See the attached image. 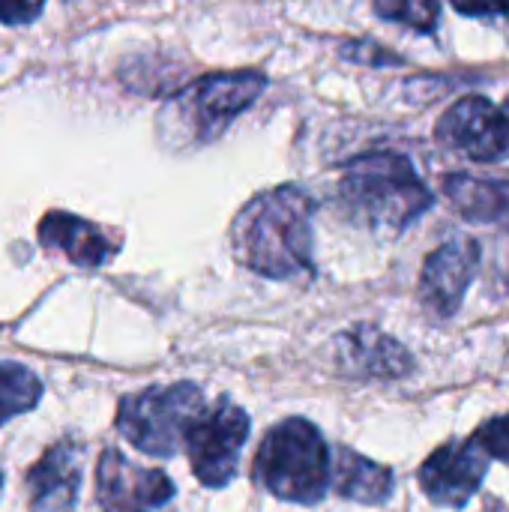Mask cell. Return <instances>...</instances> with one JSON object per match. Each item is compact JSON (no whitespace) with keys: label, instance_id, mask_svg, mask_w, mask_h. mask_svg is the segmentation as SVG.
<instances>
[{"label":"cell","instance_id":"8fae6325","mask_svg":"<svg viewBox=\"0 0 509 512\" xmlns=\"http://www.w3.org/2000/svg\"><path fill=\"white\" fill-rule=\"evenodd\" d=\"M81 489V444L60 441L27 471L30 512H72Z\"/></svg>","mask_w":509,"mask_h":512},{"label":"cell","instance_id":"4fadbf2b","mask_svg":"<svg viewBox=\"0 0 509 512\" xmlns=\"http://www.w3.org/2000/svg\"><path fill=\"white\" fill-rule=\"evenodd\" d=\"M39 243L51 252L66 255L69 264L84 267V270L102 267L120 249L96 222H87L81 216L60 213V210L48 213L39 222Z\"/></svg>","mask_w":509,"mask_h":512},{"label":"cell","instance_id":"9c48e42d","mask_svg":"<svg viewBox=\"0 0 509 512\" xmlns=\"http://www.w3.org/2000/svg\"><path fill=\"white\" fill-rule=\"evenodd\" d=\"M174 498V483L153 468L129 462L117 450H105L96 468V501L102 512H153Z\"/></svg>","mask_w":509,"mask_h":512},{"label":"cell","instance_id":"8992f818","mask_svg":"<svg viewBox=\"0 0 509 512\" xmlns=\"http://www.w3.org/2000/svg\"><path fill=\"white\" fill-rule=\"evenodd\" d=\"M249 414L231 399H219L213 408H204L186 432V450L192 474L207 489L228 486L240 471V453L249 438Z\"/></svg>","mask_w":509,"mask_h":512},{"label":"cell","instance_id":"e0dca14e","mask_svg":"<svg viewBox=\"0 0 509 512\" xmlns=\"http://www.w3.org/2000/svg\"><path fill=\"white\" fill-rule=\"evenodd\" d=\"M375 15L405 24L417 33H435L441 18V3H423V0H381L375 3Z\"/></svg>","mask_w":509,"mask_h":512},{"label":"cell","instance_id":"5bb4252c","mask_svg":"<svg viewBox=\"0 0 509 512\" xmlns=\"http://www.w3.org/2000/svg\"><path fill=\"white\" fill-rule=\"evenodd\" d=\"M444 192L450 204L462 213V219L477 222V225L509 228V180L447 174Z\"/></svg>","mask_w":509,"mask_h":512},{"label":"cell","instance_id":"277c9868","mask_svg":"<svg viewBox=\"0 0 509 512\" xmlns=\"http://www.w3.org/2000/svg\"><path fill=\"white\" fill-rule=\"evenodd\" d=\"M264 87L267 78L261 72H213L174 93L159 120L162 126L171 123V132L192 144H210L264 93Z\"/></svg>","mask_w":509,"mask_h":512},{"label":"cell","instance_id":"44dd1931","mask_svg":"<svg viewBox=\"0 0 509 512\" xmlns=\"http://www.w3.org/2000/svg\"><path fill=\"white\" fill-rule=\"evenodd\" d=\"M453 9L459 15H471V18H495V15H509V3H486V6H477V3H453Z\"/></svg>","mask_w":509,"mask_h":512},{"label":"cell","instance_id":"7c38bea8","mask_svg":"<svg viewBox=\"0 0 509 512\" xmlns=\"http://www.w3.org/2000/svg\"><path fill=\"white\" fill-rule=\"evenodd\" d=\"M339 360L363 378H378V381H396L414 372V357L411 351L396 342L393 336L360 324L339 339Z\"/></svg>","mask_w":509,"mask_h":512},{"label":"cell","instance_id":"603a6c76","mask_svg":"<svg viewBox=\"0 0 509 512\" xmlns=\"http://www.w3.org/2000/svg\"><path fill=\"white\" fill-rule=\"evenodd\" d=\"M504 105H507V108H509V99H507V102H504Z\"/></svg>","mask_w":509,"mask_h":512},{"label":"cell","instance_id":"5b68a950","mask_svg":"<svg viewBox=\"0 0 509 512\" xmlns=\"http://www.w3.org/2000/svg\"><path fill=\"white\" fill-rule=\"evenodd\" d=\"M201 411L204 393L189 381L171 387H147L120 399L117 429L135 450L168 459L183 447L186 432Z\"/></svg>","mask_w":509,"mask_h":512},{"label":"cell","instance_id":"d6986e66","mask_svg":"<svg viewBox=\"0 0 509 512\" xmlns=\"http://www.w3.org/2000/svg\"><path fill=\"white\" fill-rule=\"evenodd\" d=\"M339 54L354 60V63H366V66H402L405 60L393 51H387L384 45L372 42V39H354V42H342Z\"/></svg>","mask_w":509,"mask_h":512},{"label":"cell","instance_id":"ac0fdd59","mask_svg":"<svg viewBox=\"0 0 509 512\" xmlns=\"http://www.w3.org/2000/svg\"><path fill=\"white\" fill-rule=\"evenodd\" d=\"M474 441L480 444V450H483L489 459H498V462L509 465V414H501V417L486 420V423L477 429Z\"/></svg>","mask_w":509,"mask_h":512},{"label":"cell","instance_id":"52a82bcc","mask_svg":"<svg viewBox=\"0 0 509 512\" xmlns=\"http://www.w3.org/2000/svg\"><path fill=\"white\" fill-rule=\"evenodd\" d=\"M435 138L444 150L465 159L504 162L509 159V108L486 96H462L441 114Z\"/></svg>","mask_w":509,"mask_h":512},{"label":"cell","instance_id":"7a4b0ae2","mask_svg":"<svg viewBox=\"0 0 509 512\" xmlns=\"http://www.w3.org/2000/svg\"><path fill=\"white\" fill-rule=\"evenodd\" d=\"M339 204L342 213L366 231L402 234L435 204V198L408 156L369 150L345 165Z\"/></svg>","mask_w":509,"mask_h":512},{"label":"cell","instance_id":"6da1fadb","mask_svg":"<svg viewBox=\"0 0 509 512\" xmlns=\"http://www.w3.org/2000/svg\"><path fill=\"white\" fill-rule=\"evenodd\" d=\"M312 198L297 186L255 195L234 219V258L252 273L276 282L312 276Z\"/></svg>","mask_w":509,"mask_h":512},{"label":"cell","instance_id":"30bf717a","mask_svg":"<svg viewBox=\"0 0 509 512\" xmlns=\"http://www.w3.org/2000/svg\"><path fill=\"white\" fill-rule=\"evenodd\" d=\"M477 264H480V246L477 240L468 237L447 240L426 258L420 273V300L432 318L447 321L462 309Z\"/></svg>","mask_w":509,"mask_h":512},{"label":"cell","instance_id":"9a60e30c","mask_svg":"<svg viewBox=\"0 0 509 512\" xmlns=\"http://www.w3.org/2000/svg\"><path fill=\"white\" fill-rule=\"evenodd\" d=\"M330 483L342 498L369 507L384 504L393 495V471L354 450H339L336 465H330Z\"/></svg>","mask_w":509,"mask_h":512},{"label":"cell","instance_id":"3957f363","mask_svg":"<svg viewBox=\"0 0 509 512\" xmlns=\"http://www.w3.org/2000/svg\"><path fill=\"white\" fill-rule=\"evenodd\" d=\"M330 465L324 435L309 420L291 417L267 432L252 474L273 498L312 507L330 489Z\"/></svg>","mask_w":509,"mask_h":512},{"label":"cell","instance_id":"7402d4cb","mask_svg":"<svg viewBox=\"0 0 509 512\" xmlns=\"http://www.w3.org/2000/svg\"><path fill=\"white\" fill-rule=\"evenodd\" d=\"M0 492H3V474H0Z\"/></svg>","mask_w":509,"mask_h":512},{"label":"cell","instance_id":"2e32d148","mask_svg":"<svg viewBox=\"0 0 509 512\" xmlns=\"http://www.w3.org/2000/svg\"><path fill=\"white\" fill-rule=\"evenodd\" d=\"M42 384L21 363H0V426L39 405Z\"/></svg>","mask_w":509,"mask_h":512},{"label":"cell","instance_id":"ffe728a7","mask_svg":"<svg viewBox=\"0 0 509 512\" xmlns=\"http://www.w3.org/2000/svg\"><path fill=\"white\" fill-rule=\"evenodd\" d=\"M42 15V3H0L3 24H27Z\"/></svg>","mask_w":509,"mask_h":512},{"label":"cell","instance_id":"ba28073f","mask_svg":"<svg viewBox=\"0 0 509 512\" xmlns=\"http://www.w3.org/2000/svg\"><path fill=\"white\" fill-rule=\"evenodd\" d=\"M489 462L492 459L474 438L447 441L420 465V489L432 504L462 510L480 492L489 474Z\"/></svg>","mask_w":509,"mask_h":512}]
</instances>
